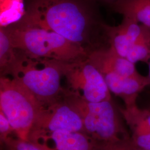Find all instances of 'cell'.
Wrapping results in <instances>:
<instances>
[{
    "mask_svg": "<svg viewBox=\"0 0 150 150\" xmlns=\"http://www.w3.org/2000/svg\"><path fill=\"white\" fill-rule=\"evenodd\" d=\"M148 65H149V75H148V77L150 79V62L148 63Z\"/></svg>",
    "mask_w": 150,
    "mask_h": 150,
    "instance_id": "obj_21",
    "label": "cell"
},
{
    "mask_svg": "<svg viewBox=\"0 0 150 150\" xmlns=\"http://www.w3.org/2000/svg\"><path fill=\"white\" fill-rule=\"evenodd\" d=\"M103 28L107 35L110 46L125 59L129 50L144 35L147 28L125 17L118 26L111 27L103 25Z\"/></svg>",
    "mask_w": 150,
    "mask_h": 150,
    "instance_id": "obj_10",
    "label": "cell"
},
{
    "mask_svg": "<svg viewBox=\"0 0 150 150\" xmlns=\"http://www.w3.org/2000/svg\"><path fill=\"white\" fill-rule=\"evenodd\" d=\"M134 145L130 138L103 144L99 150H132Z\"/></svg>",
    "mask_w": 150,
    "mask_h": 150,
    "instance_id": "obj_19",
    "label": "cell"
},
{
    "mask_svg": "<svg viewBox=\"0 0 150 150\" xmlns=\"http://www.w3.org/2000/svg\"><path fill=\"white\" fill-rule=\"evenodd\" d=\"M17 52L5 28L0 30V69L2 75L16 59Z\"/></svg>",
    "mask_w": 150,
    "mask_h": 150,
    "instance_id": "obj_16",
    "label": "cell"
},
{
    "mask_svg": "<svg viewBox=\"0 0 150 150\" xmlns=\"http://www.w3.org/2000/svg\"><path fill=\"white\" fill-rule=\"evenodd\" d=\"M94 1H95L96 2L98 1L100 2H102L103 4H107L108 5H110V6L111 7L113 4H114L117 1H118V0H94Z\"/></svg>",
    "mask_w": 150,
    "mask_h": 150,
    "instance_id": "obj_20",
    "label": "cell"
},
{
    "mask_svg": "<svg viewBox=\"0 0 150 150\" xmlns=\"http://www.w3.org/2000/svg\"><path fill=\"white\" fill-rule=\"evenodd\" d=\"M44 107L16 80L1 76L0 111L9 121L17 137L28 141L32 127Z\"/></svg>",
    "mask_w": 150,
    "mask_h": 150,
    "instance_id": "obj_5",
    "label": "cell"
},
{
    "mask_svg": "<svg viewBox=\"0 0 150 150\" xmlns=\"http://www.w3.org/2000/svg\"><path fill=\"white\" fill-rule=\"evenodd\" d=\"M62 67L71 91L89 102L112 100L103 76L88 57L75 62H62Z\"/></svg>",
    "mask_w": 150,
    "mask_h": 150,
    "instance_id": "obj_6",
    "label": "cell"
},
{
    "mask_svg": "<svg viewBox=\"0 0 150 150\" xmlns=\"http://www.w3.org/2000/svg\"><path fill=\"white\" fill-rule=\"evenodd\" d=\"M113 10L150 28V0H118Z\"/></svg>",
    "mask_w": 150,
    "mask_h": 150,
    "instance_id": "obj_13",
    "label": "cell"
},
{
    "mask_svg": "<svg viewBox=\"0 0 150 150\" xmlns=\"http://www.w3.org/2000/svg\"><path fill=\"white\" fill-rule=\"evenodd\" d=\"M4 150H46L38 143L10 136L2 146Z\"/></svg>",
    "mask_w": 150,
    "mask_h": 150,
    "instance_id": "obj_17",
    "label": "cell"
},
{
    "mask_svg": "<svg viewBox=\"0 0 150 150\" xmlns=\"http://www.w3.org/2000/svg\"><path fill=\"white\" fill-rule=\"evenodd\" d=\"M28 141L46 150H99L104 144L85 132L64 131L39 135Z\"/></svg>",
    "mask_w": 150,
    "mask_h": 150,
    "instance_id": "obj_8",
    "label": "cell"
},
{
    "mask_svg": "<svg viewBox=\"0 0 150 150\" xmlns=\"http://www.w3.org/2000/svg\"><path fill=\"white\" fill-rule=\"evenodd\" d=\"M126 59L134 64L139 62L148 64L150 61V28H147L144 35L132 46Z\"/></svg>",
    "mask_w": 150,
    "mask_h": 150,
    "instance_id": "obj_15",
    "label": "cell"
},
{
    "mask_svg": "<svg viewBox=\"0 0 150 150\" xmlns=\"http://www.w3.org/2000/svg\"><path fill=\"white\" fill-rule=\"evenodd\" d=\"M88 59L100 72L110 71L127 77L140 75L135 64L120 56L110 46L91 50Z\"/></svg>",
    "mask_w": 150,
    "mask_h": 150,
    "instance_id": "obj_12",
    "label": "cell"
},
{
    "mask_svg": "<svg viewBox=\"0 0 150 150\" xmlns=\"http://www.w3.org/2000/svg\"><path fill=\"white\" fill-rule=\"evenodd\" d=\"M5 28L16 50L32 57L75 62L87 58L86 48L58 33L18 22Z\"/></svg>",
    "mask_w": 150,
    "mask_h": 150,
    "instance_id": "obj_2",
    "label": "cell"
},
{
    "mask_svg": "<svg viewBox=\"0 0 150 150\" xmlns=\"http://www.w3.org/2000/svg\"><path fill=\"white\" fill-rule=\"evenodd\" d=\"M13 134H15L14 129L4 113L0 111V142L1 146Z\"/></svg>",
    "mask_w": 150,
    "mask_h": 150,
    "instance_id": "obj_18",
    "label": "cell"
},
{
    "mask_svg": "<svg viewBox=\"0 0 150 150\" xmlns=\"http://www.w3.org/2000/svg\"><path fill=\"white\" fill-rule=\"evenodd\" d=\"M132 150H141V149H137V148H136V147H135L134 146V147H133V149H132Z\"/></svg>",
    "mask_w": 150,
    "mask_h": 150,
    "instance_id": "obj_22",
    "label": "cell"
},
{
    "mask_svg": "<svg viewBox=\"0 0 150 150\" xmlns=\"http://www.w3.org/2000/svg\"><path fill=\"white\" fill-rule=\"evenodd\" d=\"M94 0H30L20 22L52 31L85 47L90 43Z\"/></svg>",
    "mask_w": 150,
    "mask_h": 150,
    "instance_id": "obj_1",
    "label": "cell"
},
{
    "mask_svg": "<svg viewBox=\"0 0 150 150\" xmlns=\"http://www.w3.org/2000/svg\"><path fill=\"white\" fill-rule=\"evenodd\" d=\"M110 91L120 97L125 105L136 103L139 93L150 85L148 76L139 75L132 77L123 76L110 71L100 72Z\"/></svg>",
    "mask_w": 150,
    "mask_h": 150,
    "instance_id": "obj_11",
    "label": "cell"
},
{
    "mask_svg": "<svg viewBox=\"0 0 150 150\" xmlns=\"http://www.w3.org/2000/svg\"><path fill=\"white\" fill-rule=\"evenodd\" d=\"M16 52V59L1 76H8L16 80L44 107L61 99L64 91L61 82L64 76L62 62L32 57L17 50Z\"/></svg>",
    "mask_w": 150,
    "mask_h": 150,
    "instance_id": "obj_3",
    "label": "cell"
},
{
    "mask_svg": "<svg viewBox=\"0 0 150 150\" xmlns=\"http://www.w3.org/2000/svg\"><path fill=\"white\" fill-rule=\"evenodd\" d=\"M0 26L7 27L20 21L25 16L24 0H0Z\"/></svg>",
    "mask_w": 150,
    "mask_h": 150,
    "instance_id": "obj_14",
    "label": "cell"
},
{
    "mask_svg": "<svg viewBox=\"0 0 150 150\" xmlns=\"http://www.w3.org/2000/svg\"><path fill=\"white\" fill-rule=\"evenodd\" d=\"M122 117L131 132L130 139L134 147L150 150V110L138 107L137 103L120 108Z\"/></svg>",
    "mask_w": 150,
    "mask_h": 150,
    "instance_id": "obj_9",
    "label": "cell"
},
{
    "mask_svg": "<svg viewBox=\"0 0 150 150\" xmlns=\"http://www.w3.org/2000/svg\"><path fill=\"white\" fill-rule=\"evenodd\" d=\"M63 98L79 114L86 134L94 139L107 144L130 138L112 100L89 102L68 88H64Z\"/></svg>",
    "mask_w": 150,
    "mask_h": 150,
    "instance_id": "obj_4",
    "label": "cell"
},
{
    "mask_svg": "<svg viewBox=\"0 0 150 150\" xmlns=\"http://www.w3.org/2000/svg\"><path fill=\"white\" fill-rule=\"evenodd\" d=\"M60 131L86 133L80 116L64 101L63 97L52 105L43 108L32 127L28 141L37 136Z\"/></svg>",
    "mask_w": 150,
    "mask_h": 150,
    "instance_id": "obj_7",
    "label": "cell"
}]
</instances>
